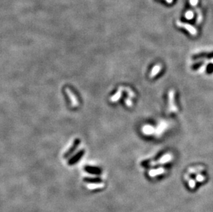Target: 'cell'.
I'll use <instances>...</instances> for the list:
<instances>
[{"label": "cell", "mask_w": 213, "mask_h": 212, "mask_svg": "<svg viewBox=\"0 0 213 212\" xmlns=\"http://www.w3.org/2000/svg\"><path fill=\"white\" fill-rule=\"evenodd\" d=\"M168 112H178L177 105L175 103V91L170 90L168 92Z\"/></svg>", "instance_id": "6da1fadb"}, {"label": "cell", "mask_w": 213, "mask_h": 212, "mask_svg": "<svg viewBox=\"0 0 213 212\" xmlns=\"http://www.w3.org/2000/svg\"><path fill=\"white\" fill-rule=\"evenodd\" d=\"M177 26H179L180 28H184V29H185L186 30H188V31L190 32L191 35L195 36L197 34V31L196 29H195L194 26H192V25L188 24V23H186L181 22V21H177Z\"/></svg>", "instance_id": "7a4b0ae2"}, {"label": "cell", "mask_w": 213, "mask_h": 212, "mask_svg": "<svg viewBox=\"0 0 213 212\" xmlns=\"http://www.w3.org/2000/svg\"><path fill=\"white\" fill-rule=\"evenodd\" d=\"M80 142L81 141H80V140L79 139V138H76V139L75 140V141H74V143H73V144L72 145V146L68 149V151H67L64 154V158H67V157H68L69 156H71L72 154H73L74 151H75L76 149L78 148V146H79V145L80 144Z\"/></svg>", "instance_id": "3957f363"}, {"label": "cell", "mask_w": 213, "mask_h": 212, "mask_svg": "<svg viewBox=\"0 0 213 212\" xmlns=\"http://www.w3.org/2000/svg\"><path fill=\"white\" fill-rule=\"evenodd\" d=\"M84 153H85V151H84V150H82L81 151H79V152H77L76 154L73 157H72L71 159L69 160L68 161V165H74V164H75L76 163H77L78 161L81 159V158L83 156Z\"/></svg>", "instance_id": "277c9868"}, {"label": "cell", "mask_w": 213, "mask_h": 212, "mask_svg": "<svg viewBox=\"0 0 213 212\" xmlns=\"http://www.w3.org/2000/svg\"><path fill=\"white\" fill-rule=\"evenodd\" d=\"M173 159V156L170 154H165L162 157H161V159L159 160L157 162H153L152 163V165H156V164H164L168 163V162L170 161L171 160Z\"/></svg>", "instance_id": "5b68a950"}, {"label": "cell", "mask_w": 213, "mask_h": 212, "mask_svg": "<svg viewBox=\"0 0 213 212\" xmlns=\"http://www.w3.org/2000/svg\"><path fill=\"white\" fill-rule=\"evenodd\" d=\"M155 128L152 125H145L142 127V132L145 135H152L155 132Z\"/></svg>", "instance_id": "8992f818"}, {"label": "cell", "mask_w": 213, "mask_h": 212, "mask_svg": "<svg viewBox=\"0 0 213 212\" xmlns=\"http://www.w3.org/2000/svg\"><path fill=\"white\" fill-rule=\"evenodd\" d=\"M164 172H165V170L162 167L156 169V170H151L149 171V176L151 177H155L156 176H157V175L164 174Z\"/></svg>", "instance_id": "52a82bcc"}, {"label": "cell", "mask_w": 213, "mask_h": 212, "mask_svg": "<svg viewBox=\"0 0 213 212\" xmlns=\"http://www.w3.org/2000/svg\"><path fill=\"white\" fill-rule=\"evenodd\" d=\"M162 66L159 64L158 65H156V66H155L153 67V68L151 70V75H150V77L151 78H153L155 77V76L158 74L159 72H160L161 70H162Z\"/></svg>", "instance_id": "ba28073f"}, {"label": "cell", "mask_w": 213, "mask_h": 212, "mask_svg": "<svg viewBox=\"0 0 213 212\" xmlns=\"http://www.w3.org/2000/svg\"><path fill=\"white\" fill-rule=\"evenodd\" d=\"M85 170L88 172L92 173V174H100V172H101L99 168L93 167H86Z\"/></svg>", "instance_id": "9c48e42d"}, {"label": "cell", "mask_w": 213, "mask_h": 212, "mask_svg": "<svg viewBox=\"0 0 213 212\" xmlns=\"http://www.w3.org/2000/svg\"><path fill=\"white\" fill-rule=\"evenodd\" d=\"M195 11H196V13L197 15V24H199L200 22H201V20H202V15H201V10H200L199 8H195Z\"/></svg>", "instance_id": "30bf717a"}, {"label": "cell", "mask_w": 213, "mask_h": 212, "mask_svg": "<svg viewBox=\"0 0 213 212\" xmlns=\"http://www.w3.org/2000/svg\"><path fill=\"white\" fill-rule=\"evenodd\" d=\"M203 167H197L195 168H190L189 169V173H190V174H195V173H197V172H201V171L203 170Z\"/></svg>", "instance_id": "8fae6325"}, {"label": "cell", "mask_w": 213, "mask_h": 212, "mask_svg": "<svg viewBox=\"0 0 213 212\" xmlns=\"http://www.w3.org/2000/svg\"><path fill=\"white\" fill-rule=\"evenodd\" d=\"M185 17H186L187 19H192L193 17H194V13H193L192 11L190 10V11L186 12V13L185 14Z\"/></svg>", "instance_id": "7c38bea8"}, {"label": "cell", "mask_w": 213, "mask_h": 212, "mask_svg": "<svg viewBox=\"0 0 213 212\" xmlns=\"http://www.w3.org/2000/svg\"><path fill=\"white\" fill-rule=\"evenodd\" d=\"M121 96V91H119V92L112 98V101H117Z\"/></svg>", "instance_id": "4fadbf2b"}, {"label": "cell", "mask_w": 213, "mask_h": 212, "mask_svg": "<svg viewBox=\"0 0 213 212\" xmlns=\"http://www.w3.org/2000/svg\"><path fill=\"white\" fill-rule=\"evenodd\" d=\"M196 180L199 182H202L205 180V177H204L203 175L198 174V175H197V176H196Z\"/></svg>", "instance_id": "5bb4252c"}, {"label": "cell", "mask_w": 213, "mask_h": 212, "mask_svg": "<svg viewBox=\"0 0 213 212\" xmlns=\"http://www.w3.org/2000/svg\"><path fill=\"white\" fill-rule=\"evenodd\" d=\"M206 70V64H204V65H203V66H201V67H200L198 72H199V73H200V74H201V73L205 72Z\"/></svg>", "instance_id": "9a60e30c"}, {"label": "cell", "mask_w": 213, "mask_h": 212, "mask_svg": "<svg viewBox=\"0 0 213 212\" xmlns=\"http://www.w3.org/2000/svg\"><path fill=\"white\" fill-rule=\"evenodd\" d=\"M127 92H128V95H129L130 97H134V96H134V92H132L131 90L128 89V88H127Z\"/></svg>", "instance_id": "2e32d148"}, {"label": "cell", "mask_w": 213, "mask_h": 212, "mask_svg": "<svg viewBox=\"0 0 213 212\" xmlns=\"http://www.w3.org/2000/svg\"><path fill=\"white\" fill-rule=\"evenodd\" d=\"M198 1L199 0H190V3L192 6H195L197 4H198Z\"/></svg>", "instance_id": "e0dca14e"}, {"label": "cell", "mask_w": 213, "mask_h": 212, "mask_svg": "<svg viewBox=\"0 0 213 212\" xmlns=\"http://www.w3.org/2000/svg\"><path fill=\"white\" fill-rule=\"evenodd\" d=\"M126 104L128 105V107H131V106L132 105V101H130V99H126Z\"/></svg>", "instance_id": "ac0fdd59"}, {"label": "cell", "mask_w": 213, "mask_h": 212, "mask_svg": "<svg viewBox=\"0 0 213 212\" xmlns=\"http://www.w3.org/2000/svg\"><path fill=\"white\" fill-rule=\"evenodd\" d=\"M166 1L167 3H168V4H171V3H173V0H166Z\"/></svg>", "instance_id": "d6986e66"}]
</instances>
